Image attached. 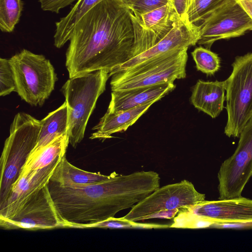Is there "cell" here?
<instances>
[{"label": "cell", "mask_w": 252, "mask_h": 252, "mask_svg": "<svg viewBox=\"0 0 252 252\" xmlns=\"http://www.w3.org/2000/svg\"><path fill=\"white\" fill-rule=\"evenodd\" d=\"M135 33L130 9L102 0L76 23L65 54L69 78L99 70L111 72L129 59Z\"/></svg>", "instance_id": "obj_1"}, {"label": "cell", "mask_w": 252, "mask_h": 252, "mask_svg": "<svg viewBox=\"0 0 252 252\" xmlns=\"http://www.w3.org/2000/svg\"><path fill=\"white\" fill-rule=\"evenodd\" d=\"M111 175L106 180L88 185L61 186L49 181L50 195L67 228H85L114 217L159 188V176L153 171Z\"/></svg>", "instance_id": "obj_2"}, {"label": "cell", "mask_w": 252, "mask_h": 252, "mask_svg": "<svg viewBox=\"0 0 252 252\" xmlns=\"http://www.w3.org/2000/svg\"><path fill=\"white\" fill-rule=\"evenodd\" d=\"M41 126L40 121L27 113L15 116L0 159V205L7 199L37 145Z\"/></svg>", "instance_id": "obj_3"}, {"label": "cell", "mask_w": 252, "mask_h": 252, "mask_svg": "<svg viewBox=\"0 0 252 252\" xmlns=\"http://www.w3.org/2000/svg\"><path fill=\"white\" fill-rule=\"evenodd\" d=\"M110 77L107 70H99L69 78L62 88L68 108L67 135L75 148L83 140L88 120Z\"/></svg>", "instance_id": "obj_4"}, {"label": "cell", "mask_w": 252, "mask_h": 252, "mask_svg": "<svg viewBox=\"0 0 252 252\" xmlns=\"http://www.w3.org/2000/svg\"><path fill=\"white\" fill-rule=\"evenodd\" d=\"M9 60L18 95L32 106H42L54 90L57 80L50 61L43 55L25 49Z\"/></svg>", "instance_id": "obj_5"}, {"label": "cell", "mask_w": 252, "mask_h": 252, "mask_svg": "<svg viewBox=\"0 0 252 252\" xmlns=\"http://www.w3.org/2000/svg\"><path fill=\"white\" fill-rule=\"evenodd\" d=\"M226 82L225 134L239 137L252 118V52L235 57Z\"/></svg>", "instance_id": "obj_6"}, {"label": "cell", "mask_w": 252, "mask_h": 252, "mask_svg": "<svg viewBox=\"0 0 252 252\" xmlns=\"http://www.w3.org/2000/svg\"><path fill=\"white\" fill-rule=\"evenodd\" d=\"M188 49L152 63L135 66L113 74L112 91L148 87L173 83L186 77Z\"/></svg>", "instance_id": "obj_7"}, {"label": "cell", "mask_w": 252, "mask_h": 252, "mask_svg": "<svg viewBox=\"0 0 252 252\" xmlns=\"http://www.w3.org/2000/svg\"><path fill=\"white\" fill-rule=\"evenodd\" d=\"M239 138L234 153L222 163L218 172L219 199L241 196L252 176V118Z\"/></svg>", "instance_id": "obj_8"}, {"label": "cell", "mask_w": 252, "mask_h": 252, "mask_svg": "<svg viewBox=\"0 0 252 252\" xmlns=\"http://www.w3.org/2000/svg\"><path fill=\"white\" fill-rule=\"evenodd\" d=\"M197 26V44L210 49L216 41L239 37L252 31V20L235 0H229Z\"/></svg>", "instance_id": "obj_9"}, {"label": "cell", "mask_w": 252, "mask_h": 252, "mask_svg": "<svg viewBox=\"0 0 252 252\" xmlns=\"http://www.w3.org/2000/svg\"><path fill=\"white\" fill-rule=\"evenodd\" d=\"M205 200V195L198 192L188 180L159 188L135 204L123 218L137 222L148 215L163 210L189 207Z\"/></svg>", "instance_id": "obj_10"}, {"label": "cell", "mask_w": 252, "mask_h": 252, "mask_svg": "<svg viewBox=\"0 0 252 252\" xmlns=\"http://www.w3.org/2000/svg\"><path fill=\"white\" fill-rule=\"evenodd\" d=\"M48 185L32 196L12 217L0 221V227L31 230L67 228L55 208Z\"/></svg>", "instance_id": "obj_11"}, {"label": "cell", "mask_w": 252, "mask_h": 252, "mask_svg": "<svg viewBox=\"0 0 252 252\" xmlns=\"http://www.w3.org/2000/svg\"><path fill=\"white\" fill-rule=\"evenodd\" d=\"M199 38L198 27L190 23L186 18H180L163 38L146 51L119 65L110 73V76L117 72L177 53L196 45Z\"/></svg>", "instance_id": "obj_12"}, {"label": "cell", "mask_w": 252, "mask_h": 252, "mask_svg": "<svg viewBox=\"0 0 252 252\" xmlns=\"http://www.w3.org/2000/svg\"><path fill=\"white\" fill-rule=\"evenodd\" d=\"M62 158L42 168L22 169L7 199L0 205V221L12 217L32 196L48 184Z\"/></svg>", "instance_id": "obj_13"}, {"label": "cell", "mask_w": 252, "mask_h": 252, "mask_svg": "<svg viewBox=\"0 0 252 252\" xmlns=\"http://www.w3.org/2000/svg\"><path fill=\"white\" fill-rule=\"evenodd\" d=\"M216 223L252 222V199L239 197L206 201L185 208Z\"/></svg>", "instance_id": "obj_14"}, {"label": "cell", "mask_w": 252, "mask_h": 252, "mask_svg": "<svg viewBox=\"0 0 252 252\" xmlns=\"http://www.w3.org/2000/svg\"><path fill=\"white\" fill-rule=\"evenodd\" d=\"M173 83L127 90L113 91L107 112L118 113L146 104L161 98L173 91Z\"/></svg>", "instance_id": "obj_15"}, {"label": "cell", "mask_w": 252, "mask_h": 252, "mask_svg": "<svg viewBox=\"0 0 252 252\" xmlns=\"http://www.w3.org/2000/svg\"><path fill=\"white\" fill-rule=\"evenodd\" d=\"M226 82L198 80L192 90L191 103L198 110L216 118L224 108Z\"/></svg>", "instance_id": "obj_16"}, {"label": "cell", "mask_w": 252, "mask_h": 252, "mask_svg": "<svg viewBox=\"0 0 252 252\" xmlns=\"http://www.w3.org/2000/svg\"><path fill=\"white\" fill-rule=\"evenodd\" d=\"M158 100L146 104L115 113L106 112L99 123L93 128L95 131L90 136L91 139H99L103 141L112 137V134L126 131L145 113L149 107Z\"/></svg>", "instance_id": "obj_17"}, {"label": "cell", "mask_w": 252, "mask_h": 252, "mask_svg": "<svg viewBox=\"0 0 252 252\" xmlns=\"http://www.w3.org/2000/svg\"><path fill=\"white\" fill-rule=\"evenodd\" d=\"M111 176L79 169L69 162L64 156L57 165L50 181L61 186L88 185L106 180Z\"/></svg>", "instance_id": "obj_18"}, {"label": "cell", "mask_w": 252, "mask_h": 252, "mask_svg": "<svg viewBox=\"0 0 252 252\" xmlns=\"http://www.w3.org/2000/svg\"><path fill=\"white\" fill-rule=\"evenodd\" d=\"M132 11L146 29L159 38L164 37L181 18L170 1L159 8L143 14Z\"/></svg>", "instance_id": "obj_19"}, {"label": "cell", "mask_w": 252, "mask_h": 252, "mask_svg": "<svg viewBox=\"0 0 252 252\" xmlns=\"http://www.w3.org/2000/svg\"><path fill=\"white\" fill-rule=\"evenodd\" d=\"M40 121L41 126L38 142L32 153L47 145L56 137L67 134L68 113L66 102Z\"/></svg>", "instance_id": "obj_20"}, {"label": "cell", "mask_w": 252, "mask_h": 252, "mask_svg": "<svg viewBox=\"0 0 252 252\" xmlns=\"http://www.w3.org/2000/svg\"><path fill=\"white\" fill-rule=\"evenodd\" d=\"M102 0H77L69 13L56 22L54 45L61 48L69 41L72 31L80 19Z\"/></svg>", "instance_id": "obj_21"}, {"label": "cell", "mask_w": 252, "mask_h": 252, "mask_svg": "<svg viewBox=\"0 0 252 252\" xmlns=\"http://www.w3.org/2000/svg\"><path fill=\"white\" fill-rule=\"evenodd\" d=\"M69 143L67 134L56 137L47 145L31 153L23 169L35 170L42 168L56 160L63 158L65 156Z\"/></svg>", "instance_id": "obj_22"}, {"label": "cell", "mask_w": 252, "mask_h": 252, "mask_svg": "<svg viewBox=\"0 0 252 252\" xmlns=\"http://www.w3.org/2000/svg\"><path fill=\"white\" fill-rule=\"evenodd\" d=\"M229 0H188L185 17L191 24L198 26L213 11Z\"/></svg>", "instance_id": "obj_23"}, {"label": "cell", "mask_w": 252, "mask_h": 252, "mask_svg": "<svg viewBox=\"0 0 252 252\" xmlns=\"http://www.w3.org/2000/svg\"><path fill=\"white\" fill-rule=\"evenodd\" d=\"M22 0H0V29L2 32H12L18 23L23 10Z\"/></svg>", "instance_id": "obj_24"}, {"label": "cell", "mask_w": 252, "mask_h": 252, "mask_svg": "<svg viewBox=\"0 0 252 252\" xmlns=\"http://www.w3.org/2000/svg\"><path fill=\"white\" fill-rule=\"evenodd\" d=\"M196 67L207 76L213 75L220 68V59L218 55L202 46L196 48L191 53Z\"/></svg>", "instance_id": "obj_25"}, {"label": "cell", "mask_w": 252, "mask_h": 252, "mask_svg": "<svg viewBox=\"0 0 252 252\" xmlns=\"http://www.w3.org/2000/svg\"><path fill=\"white\" fill-rule=\"evenodd\" d=\"M173 220L169 227L202 228L210 227L216 223L214 220L194 214L185 208L179 209L177 216L174 218Z\"/></svg>", "instance_id": "obj_26"}, {"label": "cell", "mask_w": 252, "mask_h": 252, "mask_svg": "<svg viewBox=\"0 0 252 252\" xmlns=\"http://www.w3.org/2000/svg\"><path fill=\"white\" fill-rule=\"evenodd\" d=\"M169 227L167 225H161L152 223H142L129 220L122 218L111 217L104 221L87 226V228H162Z\"/></svg>", "instance_id": "obj_27"}, {"label": "cell", "mask_w": 252, "mask_h": 252, "mask_svg": "<svg viewBox=\"0 0 252 252\" xmlns=\"http://www.w3.org/2000/svg\"><path fill=\"white\" fill-rule=\"evenodd\" d=\"M17 91L16 84L9 59H0V95L4 96Z\"/></svg>", "instance_id": "obj_28"}, {"label": "cell", "mask_w": 252, "mask_h": 252, "mask_svg": "<svg viewBox=\"0 0 252 252\" xmlns=\"http://www.w3.org/2000/svg\"><path fill=\"white\" fill-rule=\"evenodd\" d=\"M169 0H136L128 7L139 14L149 12L167 4Z\"/></svg>", "instance_id": "obj_29"}, {"label": "cell", "mask_w": 252, "mask_h": 252, "mask_svg": "<svg viewBox=\"0 0 252 252\" xmlns=\"http://www.w3.org/2000/svg\"><path fill=\"white\" fill-rule=\"evenodd\" d=\"M77 0H38L41 9L45 11L59 13L61 9Z\"/></svg>", "instance_id": "obj_30"}, {"label": "cell", "mask_w": 252, "mask_h": 252, "mask_svg": "<svg viewBox=\"0 0 252 252\" xmlns=\"http://www.w3.org/2000/svg\"><path fill=\"white\" fill-rule=\"evenodd\" d=\"M179 211V209H178L160 210L153 214L147 216L144 218L143 220L153 218H174L175 217V216L178 213Z\"/></svg>", "instance_id": "obj_31"}, {"label": "cell", "mask_w": 252, "mask_h": 252, "mask_svg": "<svg viewBox=\"0 0 252 252\" xmlns=\"http://www.w3.org/2000/svg\"><path fill=\"white\" fill-rule=\"evenodd\" d=\"M180 17L185 18L188 6V0H169Z\"/></svg>", "instance_id": "obj_32"}, {"label": "cell", "mask_w": 252, "mask_h": 252, "mask_svg": "<svg viewBox=\"0 0 252 252\" xmlns=\"http://www.w3.org/2000/svg\"><path fill=\"white\" fill-rule=\"evenodd\" d=\"M252 20V0H235Z\"/></svg>", "instance_id": "obj_33"}, {"label": "cell", "mask_w": 252, "mask_h": 252, "mask_svg": "<svg viewBox=\"0 0 252 252\" xmlns=\"http://www.w3.org/2000/svg\"><path fill=\"white\" fill-rule=\"evenodd\" d=\"M127 7L131 5L136 0H121Z\"/></svg>", "instance_id": "obj_34"}]
</instances>
